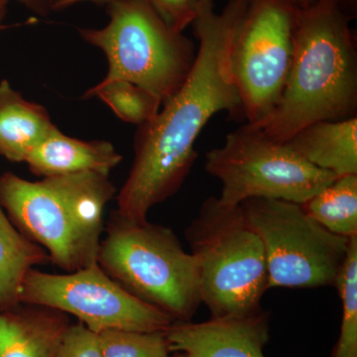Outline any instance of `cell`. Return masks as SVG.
I'll list each match as a JSON object with an SVG mask.
<instances>
[{
	"label": "cell",
	"mask_w": 357,
	"mask_h": 357,
	"mask_svg": "<svg viewBox=\"0 0 357 357\" xmlns=\"http://www.w3.org/2000/svg\"><path fill=\"white\" fill-rule=\"evenodd\" d=\"M284 143L312 165L338 177L357 174L356 116L316 122Z\"/></svg>",
	"instance_id": "obj_14"
},
{
	"label": "cell",
	"mask_w": 357,
	"mask_h": 357,
	"mask_svg": "<svg viewBox=\"0 0 357 357\" xmlns=\"http://www.w3.org/2000/svg\"><path fill=\"white\" fill-rule=\"evenodd\" d=\"M299 7L294 0H248L231 51V70L246 123L280 102L295 52Z\"/></svg>",
	"instance_id": "obj_9"
},
{
	"label": "cell",
	"mask_w": 357,
	"mask_h": 357,
	"mask_svg": "<svg viewBox=\"0 0 357 357\" xmlns=\"http://www.w3.org/2000/svg\"><path fill=\"white\" fill-rule=\"evenodd\" d=\"M116 189L95 172L25 180L0 175V204L21 234L48 253L66 273L96 262L105 232L103 211Z\"/></svg>",
	"instance_id": "obj_3"
},
{
	"label": "cell",
	"mask_w": 357,
	"mask_h": 357,
	"mask_svg": "<svg viewBox=\"0 0 357 357\" xmlns=\"http://www.w3.org/2000/svg\"><path fill=\"white\" fill-rule=\"evenodd\" d=\"M241 208L262 241L268 290L335 287L351 237L324 229L302 204L292 202L250 199Z\"/></svg>",
	"instance_id": "obj_8"
},
{
	"label": "cell",
	"mask_w": 357,
	"mask_h": 357,
	"mask_svg": "<svg viewBox=\"0 0 357 357\" xmlns=\"http://www.w3.org/2000/svg\"><path fill=\"white\" fill-rule=\"evenodd\" d=\"M206 170L222 183L218 199L229 208L250 199L303 204L338 178L248 123L206 154Z\"/></svg>",
	"instance_id": "obj_7"
},
{
	"label": "cell",
	"mask_w": 357,
	"mask_h": 357,
	"mask_svg": "<svg viewBox=\"0 0 357 357\" xmlns=\"http://www.w3.org/2000/svg\"><path fill=\"white\" fill-rule=\"evenodd\" d=\"M20 304L38 305L73 314L89 330L165 332L175 321L138 299L103 271L98 261L66 274L33 268L26 274Z\"/></svg>",
	"instance_id": "obj_10"
},
{
	"label": "cell",
	"mask_w": 357,
	"mask_h": 357,
	"mask_svg": "<svg viewBox=\"0 0 357 357\" xmlns=\"http://www.w3.org/2000/svg\"><path fill=\"white\" fill-rule=\"evenodd\" d=\"M93 2L98 6H109L119 0H55L54 3V11L64 10L68 7L75 6L79 2Z\"/></svg>",
	"instance_id": "obj_24"
},
{
	"label": "cell",
	"mask_w": 357,
	"mask_h": 357,
	"mask_svg": "<svg viewBox=\"0 0 357 357\" xmlns=\"http://www.w3.org/2000/svg\"><path fill=\"white\" fill-rule=\"evenodd\" d=\"M84 98H98L121 121L140 126L158 114L162 102L153 93L126 81H105L89 89Z\"/></svg>",
	"instance_id": "obj_18"
},
{
	"label": "cell",
	"mask_w": 357,
	"mask_h": 357,
	"mask_svg": "<svg viewBox=\"0 0 357 357\" xmlns=\"http://www.w3.org/2000/svg\"><path fill=\"white\" fill-rule=\"evenodd\" d=\"M169 27L184 32L196 17L198 0H144Z\"/></svg>",
	"instance_id": "obj_22"
},
{
	"label": "cell",
	"mask_w": 357,
	"mask_h": 357,
	"mask_svg": "<svg viewBox=\"0 0 357 357\" xmlns=\"http://www.w3.org/2000/svg\"><path fill=\"white\" fill-rule=\"evenodd\" d=\"M122 156L109 141L77 139L55 126L29 154L25 163L41 177L95 172L109 176Z\"/></svg>",
	"instance_id": "obj_13"
},
{
	"label": "cell",
	"mask_w": 357,
	"mask_h": 357,
	"mask_svg": "<svg viewBox=\"0 0 357 357\" xmlns=\"http://www.w3.org/2000/svg\"><path fill=\"white\" fill-rule=\"evenodd\" d=\"M345 13L354 20L357 14V0H337Z\"/></svg>",
	"instance_id": "obj_25"
},
{
	"label": "cell",
	"mask_w": 357,
	"mask_h": 357,
	"mask_svg": "<svg viewBox=\"0 0 357 357\" xmlns=\"http://www.w3.org/2000/svg\"><path fill=\"white\" fill-rule=\"evenodd\" d=\"M324 229L337 236H357V174L338 177L302 204Z\"/></svg>",
	"instance_id": "obj_17"
},
{
	"label": "cell",
	"mask_w": 357,
	"mask_h": 357,
	"mask_svg": "<svg viewBox=\"0 0 357 357\" xmlns=\"http://www.w3.org/2000/svg\"><path fill=\"white\" fill-rule=\"evenodd\" d=\"M57 357H102L98 333L81 321L70 324L61 342Z\"/></svg>",
	"instance_id": "obj_21"
},
{
	"label": "cell",
	"mask_w": 357,
	"mask_h": 357,
	"mask_svg": "<svg viewBox=\"0 0 357 357\" xmlns=\"http://www.w3.org/2000/svg\"><path fill=\"white\" fill-rule=\"evenodd\" d=\"M39 17H47L54 13L55 0H14Z\"/></svg>",
	"instance_id": "obj_23"
},
{
	"label": "cell",
	"mask_w": 357,
	"mask_h": 357,
	"mask_svg": "<svg viewBox=\"0 0 357 357\" xmlns=\"http://www.w3.org/2000/svg\"><path fill=\"white\" fill-rule=\"evenodd\" d=\"M171 357H265L270 338L269 317L264 310L203 323L175 321L164 332Z\"/></svg>",
	"instance_id": "obj_11"
},
{
	"label": "cell",
	"mask_w": 357,
	"mask_h": 357,
	"mask_svg": "<svg viewBox=\"0 0 357 357\" xmlns=\"http://www.w3.org/2000/svg\"><path fill=\"white\" fill-rule=\"evenodd\" d=\"M55 124L43 105L29 102L7 79L0 82V155L8 161H26Z\"/></svg>",
	"instance_id": "obj_15"
},
{
	"label": "cell",
	"mask_w": 357,
	"mask_h": 357,
	"mask_svg": "<svg viewBox=\"0 0 357 357\" xmlns=\"http://www.w3.org/2000/svg\"><path fill=\"white\" fill-rule=\"evenodd\" d=\"M96 261L121 287L175 321H191L202 304L196 262L165 225L114 211Z\"/></svg>",
	"instance_id": "obj_4"
},
{
	"label": "cell",
	"mask_w": 357,
	"mask_h": 357,
	"mask_svg": "<svg viewBox=\"0 0 357 357\" xmlns=\"http://www.w3.org/2000/svg\"><path fill=\"white\" fill-rule=\"evenodd\" d=\"M246 4L248 0H227L217 13L215 0H198L192 23L199 41L194 65L158 114L138 128L132 167L114 211L121 218L146 220L152 208L184 184L198 158L195 144L206 123L218 112L241 115L231 51Z\"/></svg>",
	"instance_id": "obj_1"
},
{
	"label": "cell",
	"mask_w": 357,
	"mask_h": 357,
	"mask_svg": "<svg viewBox=\"0 0 357 357\" xmlns=\"http://www.w3.org/2000/svg\"><path fill=\"white\" fill-rule=\"evenodd\" d=\"M48 262L47 251L21 234L0 204V311L20 304L26 274Z\"/></svg>",
	"instance_id": "obj_16"
},
{
	"label": "cell",
	"mask_w": 357,
	"mask_h": 357,
	"mask_svg": "<svg viewBox=\"0 0 357 357\" xmlns=\"http://www.w3.org/2000/svg\"><path fill=\"white\" fill-rule=\"evenodd\" d=\"M9 0H0V28L2 27V23L6 20L7 11H8Z\"/></svg>",
	"instance_id": "obj_26"
},
{
	"label": "cell",
	"mask_w": 357,
	"mask_h": 357,
	"mask_svg": "<svg viewBox=\"0 0 357 357\" xmlns=\"http://www.w3.org/2000/svg\"><path fill=\"white\" fill-rule=\"evenodd\" d=\"M185 236L196 262L201 302L211 318L262 310L268 290L266 257L261 239L241 206L229 208L210 197Z\"/></svg>",
	"instance_id": "obj_5"
},
{
	"label": "cell",
	"mask_w": 357,
	"mask_h": 357,
	"mask_svg": "<svg viewBox=\"0 0 357 357\" xmlns=\"http://www.w3.org/2000/svg\"><path fill=\"white\" fill-rule=\"evenodd\" d=\"M314 1V0H294L296 6L299 7V8H306V7L311 6Z\"/></svg>",
	"instance_id": "obj_27"
},
{
	"label": "cell",
	"mask_w": 357,
	"mask_h": 357,
	"mask_svg": "<svg viewBox=\"0 0 357 357\" xmlns=\"http://www.w3.org/2000/svg\"><path fill=\"white\" fill-rule=\"evenodd\" d=\"M107 7V26L79 30L82 38L107 59L109 73L103 79L137 84L164 105L189 76L196 47L183 32L169 27L144 0H119Z\"/></svg>",
	"instance_id": "obj_6"
},
{
	"label": "cell",
	"mask_w": 357,
	"mask_h": 357,
	"mask_svg": "<svg viewBox=\"0 0 357 357\" xmlns=\"http://www.w3.org/2000/svg\"><path fill=\"white\" fill-rule=\"evenodd\" d=\"M70 325L65 312L38 305L0 311V357H57Z\"/></svg>",
	"instance_id": "obj_12"
},
{
	"label": "cell",
	"mask_w": 357,
	"mask_h": 357,
	"mask_svg": "<svg viewBox=\"0 0 357 357\" xmlns=\"http://www.w3.org/2000/svg\"><path fill=\"white\" fill-rule=\"evenodd\" d=\"M352 20L337 0H314L299 9L292 67L280 102L269 116L249 126L284 143L316 122L356 116Z\"/></svg>",
	"instance_id": "obj_2"
},
{
	"label": "cell",
	"mask_w": 357,
	"mask_h": 357,
	"mask_svg": "<svg viewBox=\"0 0 357 357\" xmlns=\"http://www.w3.org/2000/svg\"><path fill=\"white\" fill-rule=\"evenodd\" d=\"M342 304L340 337L331 357H357V236L335 283Z\"/></svg>",
	"instance_id": "obj_19"
},
{
	"label": "cell",
	"mask_w": 357,
	"mask_h": 357,
	"mask_svg": "<svg viewBox=\"0 0 357 357\" xmlns=\"http://www.w3.org/2000/svg\"><path fill=\"white\" fill-rule=\"evenodd\" d=\"M98 335L102 357H171L164 332L107 330Z\"/></svg>",
	"instance_id": "obj_20"
}]
</instances>
